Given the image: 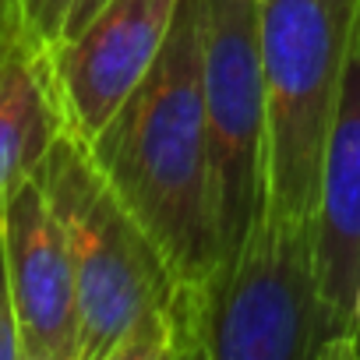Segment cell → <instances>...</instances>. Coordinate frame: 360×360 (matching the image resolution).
<instances>
[{
	"mask_svg": "<svg viewBox=\"0 0 360 360\" xmlns=\"http://www.w3.org/2000/svg\"><path fill=\"white\" fill-rule=\"evenodd\" d=\"M205 0H180L155 68L85 145L184 290L180 360H191L195 304L219 272L202 96Z\"/></svg>",
	"mask_w": 360,
	"mask_h": 360,
	"instance_id": "cell-1",
	"label": "cell"
},
{
	"mask_svg": "<svg viewBox=\"0 0 360 360\" xmlns=\"http://www.w3.org/2000/svg\"><path fill=\"white\" fill-rule=\"evenodd\" d=\"M39 176L75 258L82 360H180L184 290L89 148L60 134Z\"/></svg>",
	"mask_w": 360,
	"mask_h": 360,
	"instance_id": "cell-2",
	"label": "cell"
},
{
	"mask_svg": "<svg viewBox=\"0 0 360 360\" xmlns=\"http://www.w3.org/2000/svg\"><path fill=\"white\" fill-rule=\"evenodd\" d=\"M191 360H339L318 283V219L286 216L269 173L237 258L195 304Z\"/></svg>",
	"mask_w": 360,
	"mask_h": 360,
	"instance_id": "cell-3",
	"label": "cell"
},
{
	"mask_svg": "<svg viewBox=\"0 0 360 360\" xmlns=\"http://www.w3.org/2000/svg\"><path fill=\"white\" fill-rule=\"evenodd\" d=\"M360 0H262L265 173L276 205L318 219L325 141Z\"/></svg>",
	"mask_w": 360,
	"mask_h": 360,
	"instance_id": "cell-4",
	"label": "cell"
},
{
	"mask_svg": "<svg viewBox=\"0 0 360 360\" xmlns=\"http://www.w3.org/2000/svg\"><path fill=\"white\" fill-rule=\"evenodd\" d=\"M202 96L223 272L255 223L265 184L269 113L262 78V0H205Z\"/></svg>",
	"mask_w": 360,
	"mask_h": 360,
	"instance_id": "cell-5",
	"label": "cell"
},
{
	"mask_svg": "<svg viewBox=\"0 0 360 360\" xmlns=\"http://www.w3.org/2000/svg\"><path fill=\"white\" fill-rule=\"evenodd\" d=\"M180 0H106L68 39L50 46L64 134L89 145L155 68Z\"/></svg>",
	"mask_w": 360,
	"mask_h": 360,
	"instance_id": "cell-6",
	"label": "cell"
},
{
	"mask_svg": "<svg viewBox=\"0 0 360 360\" xmlns=\"http://www.w3.org/2000/svg\"><path fill=\"white\" fill-rule=\"evenodd\" d=\"M0 237L22 325V360H82L75 258L39 173L8 198Z\"/></svg>",
	"mask_w": 360,
	"mask_h": 360,
	"instance_id": "cell-7",
	"label": "cell"
},
{
	"mask_svg": "<svg viewBox=\"0 0 360 360\" xmlns=\"http://www.w3.org/2000/svg\"><path fill=\"white\" fill-rule=\"evenodd\" d=\"M318 283L339 360L360 356L353 297L360 286V8L349 32L339 103L325 141L318 198Z\"/></svg>",
	"mask_w": 360,
	"mask_h": 360,
	"instance_id": "cell-8",
	"label": "cell"
},
{
	"mask_svg": "<svg viewBox=\"0 0 360 360\" xmlns=\"http://www.w3.org/2000/svg\"><path fill=\"white\" fill-rule=\"evenodd\" d=\"M64 134L50 50L0 25V216Z\"/></svg>",
	"mask_w": 360,
	"mask_h": 360,
	"instance_id": "cell-9",
	"label": "cell"
},
{
	"mask_svg": "<svg viewBox=\"0 0 360 360\" xmlns=\"http://www.w3.org/2000/svg\"><path fill=\"white\" fill-rule=\"evenodd\" d=\"M75 0H0V25L22 32L29 43L50 50L64 39Z\"/></svg>",
	"mask_w": 360,
	"mask_h": 360,
	"instance_id": "cell-10",
	"label": "cell"
},
{
	"mask_svg": "<svg viewBox=\"0 0 360 360\" xmlns=\"http://www.w3.org/2000/svg\"><path fill=\"white\" fill-rule=\"evenodd\" d=\"M0 360H22V325H18L11 272H8L4 237H0Z\"/></svg>",
	"mask_w": 360,
	"mask_h": 360,
	"instance_id": "cell-11",
	"label": "cell"
},
{
	"mask_svg": "<svg viewBox=\"0 0 360 360\" xmlns=\"http://www.w3.org/2000/svg\"><path fill=\"white\" fill-rule=\"evenodd\" d=\"M106 4V0H75V8H71V18H68V32H64V39L71 36V32H78L99 8Z\"/></svg>",
	"mask_w": 360,
	"mask_h": 360,
	"instance_id": "cell-12",
	"label": "cell"
},
{
	"mask_svg": "<svg viewBox=\"0 0 360 360\" xmlns=\"http://www.w3.org/2000/svg\"><path fill=\"white\" fill-rule=\"evenodd\" d=\"M353 325H356V335H360V286H356V297H353Z\"/></svg>",
	"mask_w": 360,
	"mask_h": 360,
	"instance_id": "cell-13",
	"label": "cell"
}]
</instances>
